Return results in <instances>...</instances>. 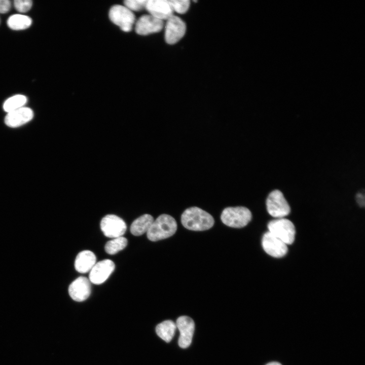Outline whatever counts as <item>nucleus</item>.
<instances>
[{"label":"nucleus","mask_w":365,"mask_h":365,"mask_svg":"<svg viewBox=\"0 0 365 365\" xmlns=\"http://www.w3.org/2000/svg\"><path fill=\"white\" fill-rule=\"evenodd\" d=\"M181 222L186 229L192 231H205L214 225L213 216L203 209L193 206L187 208L181 215Z\"/></svg>","instance_id":"1"},{"label":"nucleus","mask_w":365,"mask_h":365,"mask_svg":"<svg viewBox=\"0 0 365 365\" xmlns=\"http://www.w3.org/2000/svg\"><path fill=\"white\" fill-rule=\"evenodd\" d=\"M177 223L171 215L162 214L154 221L147 232L148 238L157 241L172 236L177 230Z\"/></svg>","instance_id":"2"},{"label":"nucleus","mask_w":365,"mask_h":365,"mask_svg":"<svg viewBox=\"0 0 365 365\" xmlns=\"http://www.w3.org/2000/svg\"><path fill=\"white\" fill-rule=\"evenodd\" d=\"M251 218V211L244 206L227 207L221 214V220L225 225L235 228L246 226Z\"/></svg>","instance_id":"3"},{"label":"nucleus","mask_w":365,"mask_h":365,"mask_svg":"<svg viewBox=\"0 0 365 365\" xmlns=\"http://www.w3.org/2000/svg\"><path fill=\"white\" fill-rule=\"evenodd\" d=\"M268 228L269 232L284 243L290 244L295 237V228L293 223L284 218H279L270 221Z\"/></svg>","instance_id":"4"},{"label":"nucleus","mask_w":365,"mask_h":365,"mask_svg":"<svg viewBox=\"0 0 365 365\" xmlns=\"http://www.w3.org/2000/svg\"><path fill=\"white\" fill-rule=\"evenodd\" d=\"M266 204L269 214L277 218H284L290 211L288 202L282 193L278 190H273L269 193Z\"/></svg>","instance_id":"5"},{"label":"nucleus","mask_w":365,"mask_h":365,"mask_svg":"<svg viewBox=\"0 0 365 365\" xmlns=\"http://www.w3.org/2000/svg\"><path fill=\"white\" fill-rule=\"evenodd\" d=\"M109 18L111 21L119 26L125 32L131 30L135 22L133 12L125 6H113L109 11Z\"/></svg>","instance_id":"6"},{"label":"nucleus","mask_w":365,"mask_h":365,"mask_svg":"<svg viewBox=\"0 0 365 365\" xmlns=\"http://www.w3.org/2000/svg\"><path fill=\"white\" fill-rule=\"evenodd\" d=\"M100 228L106 237L115 238L122 236L127 226L121 217L114 214H107L102 218Z\"/></svg>","instance_id":"7"},{"label":"nucleus","mask_w":365,"mask_h":365,"mask_svg":"<svg viewBox=\"0 0 365 365\" xmlns=\"http://www.w3.org/2000/svg\"><path fill=\"white\" fill-rule=\"evenodd\" d=\"M166 20L165 40L168 44H174L184 36L186 30V24L181 19L173 15Z\"/></svg>","instance_id":"8"},{"label":"nucleus","mask_w":365,"mask_h":365,"mask_svg":"<svg viewBox=\"0 0 365 365\" xmlns=\"http://www.w3.org/2000/svg\"><path fill=\"white\" fill-rule=\"evenodd\" d=\"M262 244L265 251L274 258H281L287 252V245L269 231L264 234Z\"/></svg>","instance_id":"9"},{"label":"nucleus","mask_w":365,"mask_h":365,"mask_svg":"<svg viewBox=\"0 0 365 365\" xmlns=\"http://www.w3.org/2000/svg\"><path fill=\"white\" fill-rule=\"evenodd\" d=\"M175 324L180 333L178 345L182 348H186L192 342L195 330L194 322L189 316H181L177 319Z\"/></svg>","instance_id":"10"},{"label":"nucleus","mask_w":365,"mask_h":365,"mask_svg":"<svg viewBox=\"0 0 365 365\" xmlns=\"http://www.w3.org/2000/svg\"><path fill=\"white\" fill-rule=\"evenodd\" d=\"M115 264L106 259L96 263L90 271L89 279L91 283L100 284L103 283L115 269Z\"/></svg>","instance_id":"11"},{"label":"nucleus","mask_w":365,"mask_h":365,"mask_svg":"<svg viewBox=\"0 0 365 365\" xmlns=\"http://www.w3.org/2000/svg\"><path fill=\"white\" fill-rule=\"evenodd\" d=\"M163 26V21L150 14L144 15L136 21L135 30L137 34L144 35L158 32Z\"/></svg>","instance_id":"12"},{"label":"nucleus","mask_w":365,"mask_h":365,"mask_svg":"<svg viewBox=\"0 0 365 365\" xmlns=\"http://www.w3.org/2000/svg\"><path fill=\"white\" fill-rule=\"evenodd\" d=\"M68 293L72 300L77 302L86 300L91 294V282L85 277L80 276L71 283Z\"/></svg>","instance_id":"13"},{"label":"nucleus","mask_w":365,"mask_h":365,"mask_svg":"<svg viewBox=\"0 0 365 365\" xmlns=\"http://www.w3.org/2000/svg\"><path fill=\"white\" fill-rule=\"evenodd\" d=\"M145 9L150 15L162 21L173 15V10L168 0H148Z\"/></svg>","instance_id":"14"},{"label":"nucleus","mask_w":365,"mask_h":365,"mask_svg":"<svg viewBox=\"0 0 365 365\" xmlns=\"http://www.w3.org/2000/svg\"><path fill=\"white\" fill-rule=\"evenodd\" d=\"M33 117L31 109L27 107H22L14 111L8 113L5 122L10 127L15 128L20 126L30 121Z\"/></svg>","instance_id":"15"},{"label":"nucleus","mask_w":365,"mask_h":365,"mask_svg":"<svg viewBox=\"0 0 365 365\" xmlns=\"http://www.w3.org/2000/svg\"><path fill=\"white\" fill-rule=\"evenodd\" d=\"M96 256L91 251H82L78 253L75 259V269L80 273H87L90 271L96 264Z\"/></svg>","instance_id":"16"},{"label":"nucleus","mask_w":365,"mask_h":365,"mask_svg":"<svg viewBox=\"0 0 365 365\" xmlns=\"http://www.w3.org/2000/svg\"><path fill=\"white\" fill-rule=\"evenodd\" d=\"M154 219L149 214H144L132 223L130 232L134 236H140L147 233L152 225Z\"/></svg>","instance_id":"17"},{"label":"nucleus","mask_w":365,"mask_h":365,"mask_svg":"<svg viewBox=\"0 0 365 365\" xmlns=\"http://www.w3.org/2000/svg\"><path fill=\"white\" fill-rule=\"evenodd\" d=\"M176 329V324L172 320H167L157 325L156 332L162 340L166 342H169L173 338Z\"/></svg>","instance_id":"18"},{"label":"nucleus","mask_w":365,"mask_h":365,"mask_svg":"<svg viewBox=\"0 0 365 365\" xmlns=\"http://www.w3.org/2000/svg\"><path fill=\"white\" fill-rule=\"evenodd\" d=\"M32 23L31 19L26 15L15 14L8 19V26L12 29L19 30L29 27Z\"/></svg>","instance_id":"19"},{"label":"nucleus","mask_w":365,"mask_h":365,"mask_svg":"<svg viewBox=\"0 0 365 365\" xmlns=\"http://www.w3.org/2000/svg\"><path fill=\"white\" fill-rule=\"evenodd\" d=\"M26 102L27 98L24 95H16L5 101L3 105V108L5 112L9 113L23 107Z\"/></svg>","instance_id":"20"},{"label":"nucleus","mask_w":365,"mask_h":365,"mask_svg":"<svg viewBox=\"0 0 365 365\" xmlns=\"http://www.w3.org/2000/svg\"><path fill=\"white\" fill-rule=\"evenodd\" d=\"M127 239L122 236L113 238L106 242L105 251L110 254H115L123 249L127 245Z\"/></svg>","instance_id":"21"},{"label":"nucleus","mask_w":365,"mask_h":365,"mask_svg":"<svg viewBox=\"0 0 365 365\" xmlns=\"http://www.w3.org/2000/svg\"><path fill=\"white\" fill-rule=\"evenodd\" d=\"M173 11L179 14L185 13L190 7L189 0H168Z\"/></svg>","instance_id":"22"},{"label":"nucleus","mask_w":365,"mask_h":365,"mask_svg":"<svg viewBox=\"0 0 365 365\" xmlns=\"http://www.w3.org/2000/svg\"><path fill=\"white\" fill-rule=\"evenodd\" d=\"M124 6L130 11H138L145 8L146 0H126L124 2Z\"/></svg>","instance_id":"23"},{"label":"nucleus","mask_w":365,"mask_h":365,"mask_svg":"<svg viewBox=\"0 0 365 365\" xmlns=\"http://www.w3.org/2000/svg\"><path fill=\"white\" fill-rule=\"evenodd\" d=\"M32 2L30 0H15L14 4L15 9L20 12L24 13L29 11L31 6Z\"/></svg>","instance_id":"24"},{"label":"nucleus","mask_w":365,"mask_h":365,"mask_svg":"<svg viewBox=\"0 0 365 365\" xmlns=\"http://www.w3.org/2000/svg\"><path fill=\"white\" fill-rule=\"evenodd\" d=\"M11 2L9 0H0V13H6L11 8Z\"/></svg>","instance_id":"25"},{"label":"nucleus","mask_w":365,"mask_h":365,"mask_svg":"<svg viewBox=\"0 0 365 365\" xmlns=\"http://www.w3.org/2000/svg\"><path fill=\"white\" fill-rule=\"evenodd\" d=\"M356 201L357 203L361 206H363L364 205V197L363 194L358 193L356 195Z\"/></svg>","instance_id":"26"},{"label":"nucleus","mask_w":365,"mask_h":365,"mask_svg":"<svg viewBox=\"0 0 365 365\" xmlns=\"http://www.w3.org/2000/svg\"><path fill=\"white\" fill-rule=\"evenodd\" d=\"M266 365H282L280 363L276 361H272L269 362L268 363L266 364Z\"/></svg>","instance_id":"27"}]
</instances>
